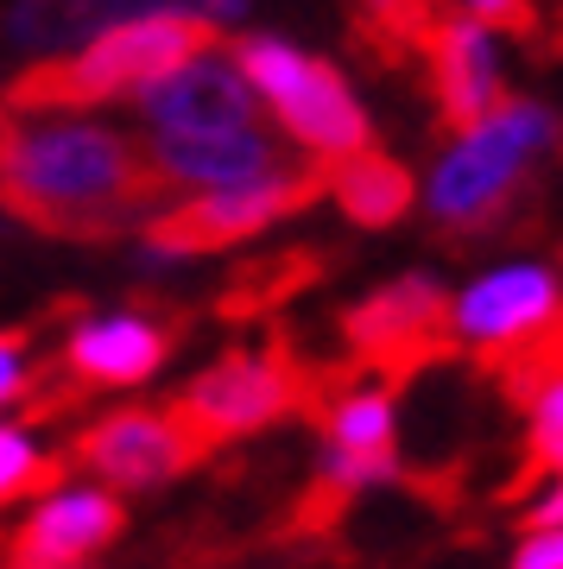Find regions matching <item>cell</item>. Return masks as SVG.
Listing matches in <instances>:
<instances>
[{
  "mask_svg": "<svg viewBox=\"0 0 563 569\" xmlns=\"http://www.w3.org/2000/svg\"><path fill=\"white\" fill-rule=\"evenodd\" d=\"M152 152V171H159L165 190H221V183H247L292 164L285 152V133L273 121L254 127H228V133H190V140H146Z\"/></svg>",
  "mask_w": 563,
  "mask_h": 569,
  "instance_id": "cell-14",
  "label": "cell"
},
{
  "mask_svg": "<svg viewBox=\"0 0 563 569\" xmlns=\"http://www.w3.org/2000/svg\"><path fill=\"white\" fill-rule=\"evenodd\" d=\"M146 133L96 108L0 102V203L45 234H115L159 203Z\"/></svg>",
  "mask_w": 563,
  "mask_h": 569,
  "instance_id": "cell-1",
  "label": "cell"
},
{
  "mask_svg": "<svg viewBox=\"0 0 563 569\" xmlns=\"http://www.w3.org/2000/svg\"><path fill=\"white\" fill-rule=\"evenodd\" d=\"M520 526H525V531H539V526H563V468H557V475H544V488L532 493V500H525Z\"/></svg>",
  "mask_w": 563,
  "mask_h": 569,
  "instance_id": "cell-22",
  "label": "cell"
},
{
  "mask_svg": "<svg viewBox=\"0 0 563 569\" xmlns=\"http://www.w3.org/2000/svg\"><path fill=\"white\" fill-rule=\"evenodd\" d=\"M399 475V406L386 387H348L323 411L317 481L329 493H367Z\"/></svg>",
  "mask_w": 563,
  "mask_h": 569,
  "instance_id": "cell-11",
  "label": "cell"
},
{
  "mask_svg": "<svg viewBox=\"0 0 563 569\" xmlns=\"http://www.w3.org/2000/svg\"><path fill=\"white\" fill-rule=\"evenodd\" d=\"M171 355V329L146 310H96L63 336V373L77 387H146Z\"/></svg>",
  "mask_w": 563,
  "mask_h": 569,
  "instance_id": "cell-13",
  "label": "cell"
},
{
  "mask_svg": "<svg viewBox=\"0 0 563 569\" xmlns=\"http://www.w3.org/2000/svg\"><path fill=\"white\" fill-rule=\"evenodd\" d=\"M525 456L544 475L563 468V367H551L539 387L525 392Z\"/></svg>",
  "mask_w": 563,
  "mask_h": 569,
  "instance_id": "cell-19",
  "label": "cell"
},
{
  "mask_svg": "<svg viewBox=\"0 0 563 569\" xmlns=\"http://www.w3.org/2000/svg\"><path fill=\"white\" fill-rule=\"evenodd\" d=\"M563 152V114L532 96H506L450 133L431 171L418 178L424 216L450 234H482L525 197V183Z\"/></svg>",
  "mask_w": 563,
  "mask_h": 569,
  "instance_id": "cell-2",
  "label": "cell"
},
{
  "mask_svg": "<svg viewBox=\"0 0 563 569\" xmlns=\"http://www.w3.org/2000/svg\"><path fill=\"white\" fill-rule=\"evenodd\" d=\"M216 39V26L203 13H178V7H152V13H121L101 20L96 32H82L77 51L32 63L7 102H39V108H108L134 102L152 77H165L171 63Z\"/></svg>",
  "mask_w": 563,
  "mask_h": 569,
  "instance_id": "cell-3",
  "label": "cell"
},
{
  "mask_svg": "<svg viewBox=\"0 0 563 569\" xmlns=\"http://www.w3.org/2000/svg\"><path fill=\"white\" fill-rule=\"evenodd\" d=\"M443 329H450V298H443V279H431V272H399L393 284L367 291L348 310V342L367 361H399Z\"/></svg>",
  "mask_w": 563,
  "mask_h": 569,
  "instance_id": "cell-15",
  "label": "cell"
},
{
  "mask_svg": "<svg viewBox=\"0 0 563 569\" xmlns=\"http://www.w3.org/2000/svg\"><path fill=\"white\" fill-rule=\"evenodd\" d=\"M317 190V164L310 159H292L266 178H247V183H221V190H190L178 197L171 209L146 216V241H140V260H184V253H209V247H235V241H254L266 234L273 222H285L292 209Z\"/></svg>",
  "mask_w": 563,
  "mask_h": 569,
  "instance_id": "cell-5",
  "label": "cell"
},
{
  "mask_svg": "<svg viewBox=\"0 0 563 569\" xmlns=\"http://www.w3.org/2000/svg\"><path fill=\"white\" fill-rule=\"evenodd\" d=\"M329 197H336V209H343L348 222L393 228L405 209L418 203V178H412L399 159L362 146V152H348V159L329 164Z\"/></svg>",
  "mask_w": 563,
  "mask_h": 569,
  "instance_id": "cell-16",
  "label": "cell"
},
{
  "mask_svg": "<svg viewBox=\"0 0 563 569\" xmlns=\"http://www.w3.org/2000/svg\"><path fill=\"white\" fill-rule=\"evenodd\" d=\"M235 58H241L247 82L260 89L266 121L298 146V159L336 164V159H348V152L374 146V121H367L362 96L348 89V77L329 58L279 39V32L235 39Z\"/></svg>",
  "mask_w": 563,
  "mask_h": 569,
  "instance_id": "cell-4",
  "label": "cell"
},
{
  "mask_svg": "<svg viewBox=\"0 0 563 569\" xmlns=\"http://www.w3.org/2000/svg\"><path fill=\"white\" fill-rule=\"evenodd\" d=\"M463 13H482V20H494V26H520L525 20V0H456Z\"/></svg>",
  "mask_w": 563,
  "mask_h": 569,
  "instance_id": "cell-23",
  "label": "cell"
},
{
  "mask_svg": "<svg viewBox=\"0 0 563 569\" xmlns=\"http://www.w3.org/2000/svg\"><path fill=\"white\" fill-rule=\"evenodd\" d=\"M58 481V456L45 449V437L32 425H0V512L7 507H26L39 488Z\"/></svg>",
  "mask_w": 563,
  "mask_h": 569,
  "instance_id": "cell-18",
  "label": "cell"
},
{
  "mask_svg": "<svg viewBox=\"0 0 563 569\" xmlns=\"http://www.w3.org/2000/svg\"><path fill=\"white\" fill-rule=\"evenodd\" d=\"M298 392H304L298 367L285 361L279 348H235L178 392V411L197 425L203 443H235V437L279 425L285 411L298 406Z\"/></svg>",
  "mask_w": 563,
  "mask_h": 569,
  "instance_id": "cell-9",
  "label": "cell"
},
{
  "mask_svg": "<svg viewBox=\"0 0 563 569\" xmlns=\"http://www.w3.org/2000/svg\"><path fill=\"white\" fill-rule=\"evenodd\" d=\"M146 140H190V133H228V127H254L266 121L260 89L247 82L235 44H203L184 63H171L165 77H152L134 96Z\"/></svg>",
  "mask_w": 563,
  "mask_h": 569,
  "instance_id": "cell-6",
  "label": "cell"
},
{
  "mask_svg": "<svg viewBox=\"0 0 563 569\" xmlns=\"http://www.w3.org/2000/svg\"><path fill=\"white\" fill-rule=\"evenodd\" d=\"M513 569H563V526L525 531L520 550H513Z\"/></svg>",
  "mask_w": 563,
  "mask_h": 569,
  "instance_id": "cell-21",
  "label": "cell"
},
{
  "mask_svg": "<svg viewBox=\"0 0 563 569\" xmlns=\"http://www.w3.org/2000/svg\"><path fill=\"white\" fill-rule=\"evenodd\" d=\"M152 7H178V13H203L209 26H235L247 13V0H26L20 7V32L32 39H82L101 20H121V13H152Z\"/></svg>",
  "mask_w": 563,
  "mask_h": 569,
  "instance_id": "cell-17",
  "label": "cell"
},
{
  "mask_svg": "<svg viewBox=\"0 0 563 569\" xmlns=\"http://www.w3.org/2000/svg\"><path fill=\"white\" fill-rule=\"evenodd\" d=\"M563 317V272L551 260H494L450 291V336L475 355H506Z\"/></svg>",
  "mask_w": 563,
  "mask_h": 569,
  "instance_id": "cell-7",
  "label": "cell"
},
{
  "mask_svg": "<svg viewBox=\"0 0 563 569\" xmlns=\"http://www.w3.org/2000/svg\"><path fill=\"white\" fill-rule=\"evenodd\" d=\"M32 392V355L26 336H0V411H13Z\"/></svg>",
  "mask_w": 563,
  "mask_h": 569,
  "instance_id": "cell-20",
  "label": "cell"
},
{
  "mask_svg": "<svg viewBox=\"0 0 563 569\" xmlns=\"http://www.w3.org/2000/svg\"><path fill=\"white\" fill-rule=\"evenodd\" d=\"M431 82L450 127L482 121L494 102H506V26L482 13H450L431 26Z\"/></svg>",
  "mask_w": 563,
  "mask_h": 569,
  "instance_id": "cell-12",
  "label": "cell"
},
{
  "mask_svg": "<svg viewBox=\"0 0 563 569\" xmlns=\"http://www.w3.org/2000/svg\"><path fill=\"white\" fill-rule=\"evenodd\" d=\"M77 569H89V563H77Z\"/></svg>",
  "mask_w": 563,
  "mask_h": 569,
  "instance_id": "cell-24",
  "label": "cell"
},
{
  "mask_svg": "<svg viewBox=\"0 0 563 569\" xmlns=\"http://www.w3.org/2000/svg\"><path fill=\"white\" fill-rule=\"evenodd\" d=\"M203 449L209 443L197 437V425L178 406H165V411L159 406H121L77 437V462L96 481H108L115 493H152L165 481H178Z\"/></svg>",
  "mask_w": 563,
  "mask_h": 569,
  "instance_id": "cell-8",
  "label": "cell"
},
{
  "mask_svg": "<svg viewBox=\"0 0 563 569\" xmlns=\"http://www.w3.org/2000/svg\"><path fill=\"white\" fill-rule=\"evenodd\" d=\"M127 531V507L108 481H51L20 507V526L7 538V569H77Z\"/></svg>",
  "mask_w": 563,
  "mask_h": 569,
  "instance_id": "cell-10",
  "label": "cell"
}]
</instances>
